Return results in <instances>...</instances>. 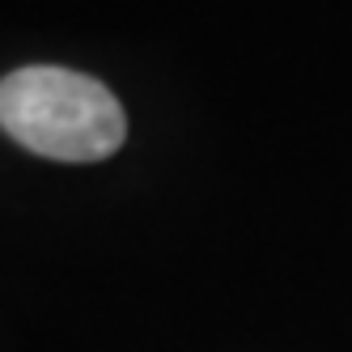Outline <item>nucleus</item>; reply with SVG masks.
I'll list each match as a JSON object with an SVG mask.
<instances>
[{"instance_id":"1","label":"nucleus","mask_w":352,"mask_h":352,"mask_svg":"<svg viewBox=\"0 0 352 352\" xmlns=\"http://www.w3.org/2000/svg\"><path fill=\"white\" fill-rule=\"evenodd\" d=\"M0 128L52 162H102L128 136L119 98L72 68L30 64L0 81Z\"/></svg>"}]
</instances>
